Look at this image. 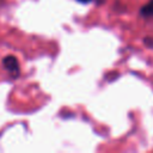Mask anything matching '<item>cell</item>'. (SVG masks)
<instances>
[{
	"mask_svg": "<svg viewBox=\"0 0 153 153\" xmlns=\"http://www.w3.org/2000/svg\"><path fill=\"white\" fill-rule=\"evenodd\" d=\"M2 66L13 78H17L19 75V62L16 56L13 55L5 56L2 59Z\"/></svg>",
	"mask_w": 153,
	"mask_h": 153,
	"instance_id": "1",
	"label": "cell"
},
{
	"mask_svg": "<svg viewBox=\"0 0 153 153\" xmlns=\"http://www.w3.org/2000/svg\"><path fill=\"white\" fill-rule=\"evenodd\" d=\"M140 13L143 18H152L153 17V0H151L148 4L141 7Z\"/></svg>",
	"mask_w": 153,
	"mask_h": 153,
	"instance_id": "2",
	"label": "cell"
},
{
	"mask_svg": "<svg viewBox=\"0 0 153 153\" xmlns=\"http://www.w3.org/2000/svg\"><path fill=\"white\" fill-rule=\"evenodd\" d=\"M78 2H81V4H87V2H91L92 0H76Z\"/></svg>",
	"mask_w": 153,
	"mask_h": 153,
	"instance_id": "3",
	"label": "cell"
},
{
	"mask_svg": "<svg viewBox=\"0 0 153 153\" xmlns=\"http://www.w3.org/2000/svg\"><path fill=\"white\" fill-rule=\"evenodd\" d=\"M5 4V0H0V6H2Z\"/></svg>",
	"mask_w": 153,
	"mask_h": 153,
	"instance_id": "4",
	"label": "cell"
}]
</instances>
